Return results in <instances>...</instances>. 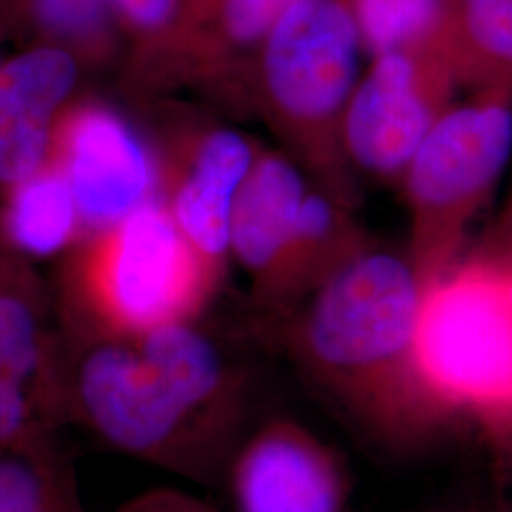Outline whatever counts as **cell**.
Segmentation results:
<instances>
[{"label": "cell", "instance_id": "obj_1", "mask_svg": "<svg viewBox=\"0 0 512 512\" xmlns=\"http://www.w3.org/2000/svg\"><path fill=\"white\" fill-rule=\"evenodd\" d=\"M67 351L71 420L122 454L198 482L228 471L241 444V376L196 321L67 342Z\"/></svg>", "mask_w": 512, "mask_h": 512}, {"label": "cell", "instance_id": "obj_2", "mask_svg": "<svg viewBox=\"0 0 512 512\" xmlns=\"http://www.w3.org/2000/svg\"><path fill=\"white\" fill-rule=\"evenodd\" d=\"M423 291L410 258L368 247L291 311L302 372L357 431L395 452L452 420L416 365Z\"/></svg>", "mask_w": 512, "mask_h": 512}, {"label": "cell", "instance_id": "obj_3", "mask_svg": "<svg viewBox=\"0 0 512 512\" xmlns=\"http://www.w3.org/2000/svg\"><path fill=\"white\" fill-rule=\"evenodd\" d=\"M365 54L349 0H294L256 57L249 103L311 183L355 207L344 118Z\"/></svg>", "mask_w": 512, "mask_h": 512}, {"label": "cell", "instance_id": "obj_4", "mask_svg": "<svg viewBox=\"0 0 512 512\" xmlns=\"http://www.w3.org/2000/svg\"><path fill=\"white\" fill-rule=\"evenodd\" d=\"M219 279L164 203L154 200L93 232L71 256L61 291L67 342L196 321Z\"/></svg>", "mask_w": 512, "mask_h": 512}, {"label": "cell", "instance_id": "obj_5", "mask_svg": "<svg viewBox=\"0 0 512 512\" xmlns=\"http://www.w3.org/2000/svg\"><path fill=\"white\" fill-rule=\"evenodd\" d=\"M416 365L450 418L465 414L512 435V298L486 258L425 285Z\"/></svg>", "mask_w": 512, "mask_h": 512}, {"label": "cell", "instance_id": "obj_6", "mask_svg": "<svg viewBox=\"0 0 512 512\" xmlns=\"http://www.w3.org/2000/svg\"><path fill=\"white\" fill-rule=\"evenodd\" d=\"M512 160V93L471 92L442 114L406 167L410 262L423 285L459 262Z\"/></svg>", "mask_w": 512, "mask_h": 512}, {"label": "cell", "instance_id": "obj_7", "mask_svg": "<svg viewBox=\"0 0 512 512\" xmlns=\"http://www.w3.org/2000/svg\"><path fill=\"white\" fill-rule=\"evenodd\" d=\"M450 57L404 48L370 57L344 118V150L355 173L401 183L421 143L456 103Z\"/></svg>", "mask_w": 512, "mask_h": 512}, {"label": "cell", "instance_id": "obj_8", "mask_svg": "<svg viewBox=\"0 0 512 512\" xmlns=\"http://www.w3.org/2000/svg\"><path fill=\"white\" fill-rule=\"evenodd\" d=\"M50 165L71 184L82 226L93 232L158 200L156 150L126 116L103 101L84 99L63 110Z\"/></svg>", "mask_w": 512, "mask_h": 512}, {"label": "cell", "instance_id": "obj_9", "mask_svg": "<svg viewBox=\"0 0 512 512\" xmlns=\"http://www.w3.org/2000/svg\"><path fill=\"white\" fill-rule=\"evenodd\" d=\"M258 150L238 129L213 122H184L160 145L158 198L184 238L222 274L230 256V220L239 188Z\"/></svg>", "mask_w": 512, "mask_h": 512}, {"label": "cell", "instance_id": "obj_10", "mask_svg": "<svg viewBox=\"0 0 512 512\" xmlns=\"http://www.w3.org/2000/svg\"><path fill=\"white\" fill-rule=\"evenodd\" d=\"M294 0H190L181 25L139 84L194 86L249 103L256 57Z\"/></svg>", "mask_w": 512, "mask_h": 512}, {"label": "cell", "instance_id": "obj_11", "mask_svg": "<svg viewBox=\"0 0 512 512\" xmlns=\"http://www.w3.org/2000/svg\"><path fill=\"white\" fill-rule=\"evenodd\" d=\"M236 512H346V463L298 421L277 418L241 444L228 467Z\"/></svg>", "mask_w": 512, "mask_h": 512}, {"label": "cell", "instance_id": "obj_12", "mask_svg": "<svg viewBox=\"0 0 512 512\" xmlns=\"http://www.w3.org/2000/svg\"><path fill=\"white\" fill-rule=\"evenodd\" d=\"M84 61L33 42L0 63V188L10 190L50 165L57 122L73 101Z\"/></svg>", "mask_w": 512, "mask_h": 512}, {"label": "cell", "instance_id": "obj_13", "mask_svg": "<svg viewBox=\"0 0 512 512\" xmlns=\"http://www.w3.org/2000/svg\"><path fill=\"white\" fill-rule=\"evenodd\" d=\"M311 179L285 150H258L230 220V256L270 304Z\"/></svg>", "mask_w": 512, "mask_h": 512}, {"label": "cell", "instance_id": "obj_14", "mask_svg": "<svg viewBox=\"0 0 512 512\" xmlns=\"http://www.w3.org/2000/svg\"><path fill=\"white\" fill-rule=\"evenodd\" d=\"M351 211L348 203L310 184L268 308L296 310L330 275L368 249Z\"/></svg>", "mask_w": 512, "mask_h": 512}, {"label": "cell", "instance_id": "obj_15", "mask_svg": "<svg viewBox=\"0 0 512 512\" xmlns=\"http://www.w3.org/2000/svg\"><path fill=\"white\" fill-rule=\"evenodd\" d=\"M0 376L55 391L69 401V351L50 325L33 275L0 289Z\"/></svg>", "mask_w": 512, "mask_h": 512}, {"label": "cell", "instance_id": "obj_16", "mask_svg": "<svg viewBox=\"0 0 512 512\" xmlns=\"http://www.w3.org/2000/svg\"><path fill=\"white\" fill-rule=\"evenodd\" d=\"M459 88L512 93V0H446Z\"/></svg>", "mask_w": 512, "mask_h": 512}, {"label": "cell", "instance_id": "obj_17", "mask_svg": "<svg viewBox=\"0 0 512 512\" xmlns=\"http://www.w3.org/2000/svg\"><path fill=\"white\" fill-rule=\"evenodd\" d=\"M80 226L73 188L54 165L8 190L0 232L14 255H57L73 245Z\"/></svg>", "mask_w": 512, "mask_h": 512}, {"label": "cell", "instance_id": "obj_18", "mask_svg": "<svg viewBox=\"0 0 512 512\" xmlns=\"http://www.w3.org/2000/svg\"><path fill=\"white\" fill-rule=\"evenodd\" d=\"M0 23L29 44L71 50L86 67L105 65L122 44L107 0H0Z\"/></svg>", "mask_w": 512, "mask_h": 512}, {"label": "cell", "instance_id": "obj_19", "mask_svg": "<svg viewBox=\"0 0 512 512\" xmlns=\"http://www.w3.org/2000/svg\"><path fill=\"white\" fill-rule=\"evenodd\" d=\"M0 512H82L73 465L55 433L0 450Z\"/></svg>", "mask_w": 512, "mask_h": 512}, {"label": "cell", "instance_id": "obj_20", "mask_svg": "<svg viewBox=\"0 0 512 512\" xmlns=\"http://www.w3.org/2000/svg\"><path fill=\"white\" fill-rule=\"evenodd\" d=\"M349 2L368 57L404 48H433L450 57L446 33V0Z\"/></svg>", "mask_w": 512, "mask_h": 512}, {"label": "cell", "instance_id": "obj_21", "mask_svg": "<svg viewBox=\"0 0 512 512\" xmlns=\"http://www.w3.org/2000/svg\"><path fill=\"white\" fill-rule=\"evenodd\" d=\"M190 0H107L135 82L156 63L181 25Z\"/></svg>", "mask_w": 512, "mask_h": 512}, {"label": "cell", "instance_id": "obj_22", "mask_svg": "<svg viewBox=\"0 0 512 512\" xmlns=\"http://www.w3.org/2000/svg\"><path fill=\"white\" fill-rule=\"evenodd\" d=\"M486 258L505 281V287L512 298V230L503 234H490L486 247L478 253Z\"/></svg>", "mask_w": 512, "mask_h": 512}, {"label": "cell", "instance_id": "obj_23", "mask_svg": "<svg viewBox=\"0 0 512 512\" xmlns=\"http://www.w3.org/2000/svg\"><path fill=\"white\" fill-rule=\"evenodd\" d=\"M116 512H171L169 490H154L148 494L139 495L122 505Z\"/></svg>", "mask_w": 512, "mask_h": 512}, {"label": "cell", "instance_id": "obj_24", "mask_svg": "<svg viewBox=\"0 0 512 512\" xmlns=\"http://www.w3.org/2000/svg\"><path fill=\"white\" fill-rule=\"evenodd\" d=\"M31 272L23 266L18 255H14L6 243L0 241V289L16 283Z\"/></svg>", "mask_w": 512, "mask_h": 512}, {"label": "cell", "instance_id": "obj_25", "mask_svg": "<svg viewBox=\"0 0 512 512\" xmlns=\"http://www.w3.org/2000/svg\"><path fill=\"white\" fill-rule=\"evenodd\" d=\"M171 512H219L209 503L200 501L192 495L184 494L179 490L171 492Z\"/></svg>", "mask_w": 512, "mask_h": 512}, {"label": "cell", "instance_id": "obj_26", "mask_svg": "<svg viewBox=\"0 0 512 512\" xmlns=\"http://www.w3.org/2000/svg\"><path fill=\"white\" fill-rule=\"evenodd\" d=\"M512 230V183L509 186V194H507V198H505V203H503V209H501V213H499V217H497V222H495L494 234H503V232H511Z\"/></svg>", "mask_w": 512, "mask_h": 512}, {"label": "cell", "instance_id": "obj_27", "mask_svg": "<svg viewBox=\"0 0 512 512\" xmlns=\"http://www.w3.org/2000/svg\"><path fill=\"white\" fill-rule=\"evenodd\" d=\"M448 512H511L501 503H490V501H475L469 505H461L458 509Z\"/></svg>", "mask_w": 512, "mask_h": 512}, {"label": "cell", "instance_id": "obj_28", "mask_svg": "<svg viewBox=\"0 0 512 512\" xmlns=\"http://www.w3.org/2000/svg\"><path fill=\"white\" fill-rule=\"evenodd\" d=\"M0 63H2V61H0Z\"/></svg>", "mask_w": 512, "mask_h": 512}]
</instances>
